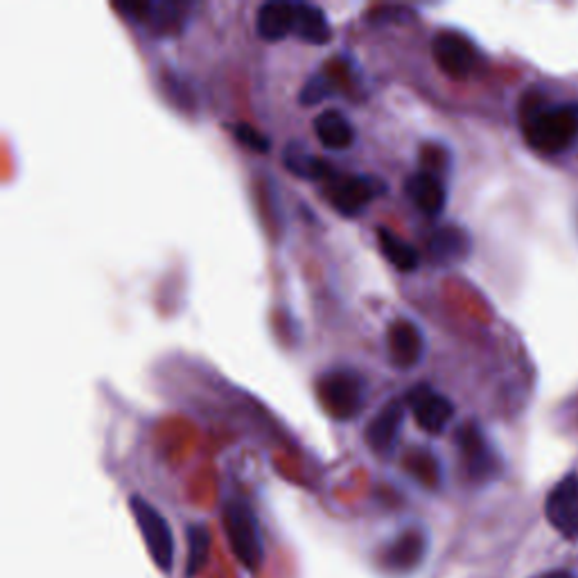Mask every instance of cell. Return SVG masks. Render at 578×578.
Returning a JSON list of instances; mask_svg holds the SVG:
<instances>
[{
  "mask_svg": "<svg viewBox=\"0 0 578 578\" xmlns=\"http://www.w3.org/2000/svg\"><path fill=\"white\" fill-rule=\"evenodd\" d=\"M520 124L531 150L540 155H560L578 138V107L547 104L538 96H531L522 102Z\"/></svg>",
  "mask_w": 578,
  "mask_h": 578,
  "instance_id": "1",
  "label": "cell"
},
{
  "mask_svg": "<svg viewBox=\"0 0 578 578\" xmlns=\"http://www.w3.org/2000/svg\"><path fill=\"white\" fill-rule=\"evenodd\" d=\"M317 398L330 418L352 420L367 405V380L348 367L328 369L317 380Z\"/></svg>",
  "mask_w": 578,
  "mask_h": 578,
  "instance_id": "2",
  "label": "cell"
},
{
  "mask_svg": "<svg viewBox=\"0 0 578 578\" xmlns=\"http://www.w3.org/2000/svg\"><path fill=\"white\" fill-rule=\"evenodd\" d=\"M225 531L227 540L238 556V560L249 569L258 571L265 558V545H262V534L260 525L256 518V511L251 509V504L242 497H231L225 504Z\"/></svg>",
  "mask_w": 578,
  "mask_h": 578,
  "instance_id": "3",
  "label": "cell"
},
{
  "mask_svg": "<svg viewBox=\"0 0 578 578\" xmlns=\"http://www.w3.org/2000/svg\"><path fill=\"white\" fill-rule=\"evenodd\" d=\"M457 450L472 484H488L501 475V457L477 420H468L457 429Z\"/></svg>",
  "mask_w": 578,
  "mask_h": 578,
  "instance_id": "4",
  "label": "cell"
},
{
  "mask_svg": "<svg viewBox=\"0 0 578 578\" xmlns=\"http://www.w3.org/2000/svg\"><path fill=\"white\" fill-rule=\"evenodd\" d=\"M323 192L330 206L346 217H355L365 210L373 199L387 192V183L371 175H350L335 172L323 181Z\"/></svg>",
  "mask_w": 578,
  "mask_h": 578,
  "instance_id": "5",
  "label": "cell"
},
{
  "mask_svg": "<svg viewBox=\"0 0 578 578\" xmlns=\"http://www.w3.org/2000/svg\"><path fill=\"white\" fill-rule=\"evenodd\" d=\"M129 506L152 560L161 571H170L175 565V536L168 520L157 506H152L144 497L133 495L129 499Z\"/></svg>",
  "mask_w": 578,
  "mask_h": 578,
  "instance_id": "6",
  "label": "cell"
},
{
  "mask_svg": "<svg viewBox=\"0 0 578 578\" xmlns=\"http://www.w3.org/2000/svg\"><path fill=\"white\" fill-rule=\"evenodd\" d=\"M192 3H177V0H161V3H127L116 6L129 21L142 26L157 37L181 34L190 21Z\"/></svg>",
  "mask_w": 578,
  "mask_h": 578,
  "instance_id": "7",
  "label": "cell"
},
{
  "mask_svg": "<svg viewBox=\"0 0 578 578\" xmlns=\"http://www.w3.org/2000/svg\"><path fill=\"white\" fill-rule=\"evenodd\" d=\"M431 54L437 66L452 80L470 78L479 63V50L475 41L457 30L437 32L431 41Z\"/></svg>",
  "mask_w": 578,
  "mask_h": 578,
  "instance_id": "8",
  "label": "cell"
},
{
  "mask_svg": "<svg viewBox=\"0 0 578 578\" xmlns=\"http://www.w3.org/2000/svg\"><path fill=\"white\" fill-rule=\"evenodd\" d=\"M405 405L409 407V411L413 413L416 425L431 434V437H439L448 429V425L455 418V405L448 396L439 393L434 387L420 382L416 387H411L405 396Z\"/></svg>",
  "mask_w": 578,
  "mask_h": 578,
  "instance_id": "9",
  "label": "cell"
},
{
  "mask_svg": "<svg viewBox=\"0 0 578 578\" xmlns=\"http://www.w3.org/2000/svg\"><path fill=\"white\" fill-rule=\"evenodd\" d=\"M545 516L562 538L578 540V475H567L551 488Z\"/></svg>",
  "mask_w": 578,
  "mask_h": 578,
  "instance_id": "10",
  "label": "cell"
},
{
  "mask_svg": "<svg viewBox=\"0 0 578 578\" xmlns=\"http://www.w3.org/2000/svg\"><path fill=\"white\" fill-rule=\"evenodd\" d=\"M427 341L413 319L398 317L387 328V352L391 365L400 371H411L420 365Z\"/></svg>",
  "mask_w": 578,
  "mask_h": 578,
  "instance_id": "11",
  "label": "cell"
},
{
  "mask_svg": "<svg viewBox=\"0 0 578 578\" xmlns=\"http://www.w3.org/2000/svg\"><path fill=\"white\" fill-rule=\"evenodd\" d=\"M407 405L400 398H393L380 407V411L367 425V446L378 457H391L398 448L402 425H405Z\"/></svg>",
  "mask_w": 578,
  "mask_h": 578,
  "instance_id": "12",
  "label": "cell"
},
{
  "mask_svg": "<svg viewBox=\"0 0 578 578\" xmlns=\"http://www.w3.org/2000/svg\"><path fill=\"white\" fill-rule=\"evenodd\" d=\"M405 192L411 203L427 217H439L448 206L446 179L431 170H418L407 177Z\"/></svg>",
  "mask_w": 578,
  "mask_h": 578,
  "instance_id": "13",
  "label": "cell"
},
{
  "mask_svg": "<svg viewBox=\"0 0 578 578\" xmlns=\"http://www.w3.org/2000/svg\"><path fill=\"white\" fill-rule=\"evenodd\" d=\"M472 251L470 233L459 225H446L431 233L427 242L429 260L439 267H455L468 260Z\"/></svg>",
  "mask_w": 578,
  "mask_h": 578,
  "instance_id": "14",
  "label": "cell"
},
{
  "mask_svg": "<svg viewBox=\"0 0 578 578\" xmlns=\"http://www.w3.org/2000/svg\"><path fill=\"white\" fill-rule=\"evenodd\" d=\"M295 0H269V3L258 8L256 14V32L267 43L285 41L289 34H295Z\"/></svg>",
  "mask_w": 578,
  "mask_h": 578,
  "instance_id": "15",
  "label": "cell"
},
{
  "mask_svg": "<svg viewBox=\"0 0 578 578\" xmlns=\"http://www.w3.org/2000/svg\"><path fill=\"white\" fill-rule=\"evenodd\" d=\"M315 133H317V138L323 144V148L335 150V152L350 150L355 138H357L352 122L341 111H335V109L321 111L315 118Z\"/></svg>",
  "mask_w": 578,
  "mask_h": 578,
  "instance_id": "16",
  "label": "cell"
},
{
  "mask_svg": "<svg viewBox=\"0 0 578 578\" xmlns=\"http://www.w3.org/2000/svg\"><path fill=\"white\" fill-rule=\"evenodd\" d=\"M282 163L287 168V172H292L299 179L306 181H319L323 183L332 172L335 166L326 159L315 157L312 152H308L301 142H289L285 152H282Z\"/></svg>",
  "mask_w": 578,
  "mask_h": 578,
  "instance_id": "17",
  "label": "cell"
},
{
  "mask_svg": "<svg viewBox=\"0 0 578 578\" xmlns=\"http://www.w3.org/2000/svg\"><path fill=\"white\" fill-rule=\"evenodd\" d=\"M295 37L308 46H326L332 37V26L326 10L312 3H297Z\"/></svg>",
  "mask_w": 578,
  "mask_h": 578,
  "instance_id": "18",
  "label": "cell"
},
{
  "mask_svg": "<svg viewBox=\"0 0 578 578\" xmlns=\"http://www.w3.org/2000/svg\"><path fill=\"white\" fill-rule=\"evenodd\" d=\"M376 236H378V247H380V251H382V256L387 258L389 265H393L396 269H400L405 273L418 269L420 253L416 251L413 245H409L407 240H402L400 236H396L387 227H378Z\"/></svg>",
  "mask_w": 578,
  "mask_h": 578,
  "instance_id": "19",
  "label": "cell"
},
{
  "mask_svg": "<svg viewBox=\"0 0 578 578\" xmlns=\"http://www.w3.org/2000/svg\"><path fill=\"white\" fill-rule=\"evenodd\" d=\"M337 89H339L337 87V72L323 68V70L315 72V76L306 82V87L299 93V102L303 107H317L323 100L332 98L337 93Z\"/></svg>",
  "mask_w": 578,
  "mask_h": 578,
  "instance_id": "20",
  "label": "cell"
},
{
  "mask_svg": "<svg viewBox=\"0 0 578 578\" xmlns=\"http://www.w3.org/2000/svg\"><path fill=\"white\" fill-rule=\"evenodd\" d=\"M208 549H210V534L203 525H192L188 527V576H195L206 558H208Z\"/></svg>",
  "mask_w": 578,
  "mask_h": 578,
  "instance_id": "21",
  "label": "cell"
},
{
  "mask_svg": "<svg viewBox=\"0 0 578 578\" xmlns=\"http://www.w3.org/2000/svg\"><path fill=\"white\" fill-rule=\"evenodd\" d=\"M425 551V538L416 531H409L407 536H402L389 551V558L393 565L398 567H409L413 562H418V558Z\"/></svg>",
  "mask_w": 578,
  "mask_h": 578,
  "instance_id": "22",
  "label": "cell"
},
{
  "mask_svg": "<svg viewBox=\"0 0 578 578\" xmlns=\"http://www.w3.org/2000/svg\"><path fill=\"white\" fill-rule=\"evenodd\" d=\"M231 133L236 136V140L242 144V148L256 152V155H267L271 150V140L267 133H262L260 129L251 127V124H229Z\"/></svg>",
  "mask_w": 578,
  "mask_h": 578,
  "instance_id": "23",
  "label": "cell"
},
{
  "mask_svg": "<svg viewBox=\"0 0 578 578\" xmlns=\"http://www.w3.org/2000/svg\"><path fill=\"white\" fill-rule=\"evenodd\" d=\"M536 578H574L569 571H562V569H556V571H547V574H540Z\"/></svg>",
  "mask_w": 578,
  "mask_h": 578,
  "instance_id": "24",
  "label": "cell"
}]
</instances>
